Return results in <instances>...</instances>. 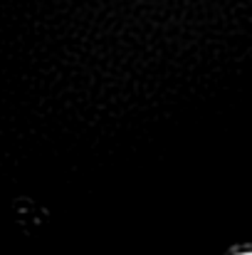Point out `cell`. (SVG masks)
<instances>
[{
    "label": "cell",
    "mask_w": 252,
    "mask_h": 255,
    "mask_svg": "<svg viewBox=\"0 0 252 255\" xmlns=\"http://www.w3.org/2000/svg\"><path fill=\"white\" fill-rule=\"evenodd\" d=\"M238 255H252V253H238Z\"/></svg>",
    "instance_id": "obj_1"
}]
</instances>
